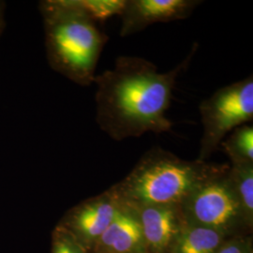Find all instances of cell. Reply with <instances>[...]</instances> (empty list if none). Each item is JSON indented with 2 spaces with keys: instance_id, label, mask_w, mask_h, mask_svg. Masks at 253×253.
Masks as SVG:
<instances>
[{
  "instance_id": "277c9868",
  "label": "cell",
  "mask_w": 253,
  "mask_h": 253,
  "mask_svg": "<svg viewBox=\"0 0 253 253\" xmlns=\"http://www.w3.org/2000/svg\"><path fill=\"white\" fill-rule=\"evenodd\" d=\"M199 110L203 124L199 161L203 162L235 127L253 122V75L217 89L201 102Z\"/></svg>"
},
{
  "instance_id": "7c38bea8",
  "label": "cell",
  "mask_w": 253,
  "mask_h": 253,
  "mask_svg": "<svg viewBox=\"0 0 253 253\" xmlns=\"http://www.w3.org/2000/svg\"><path fill=\"white\" fill-rule=\"evenodd\" d=\"M79 5L98 24L120 14L125 0H78Z\"/></svg>"
},
{
  "instance_id": "52a82bcc",
  "label": "cell",
  "mask_w": 253,
  "mask_h": 253,
  "mask_svg": "<svg viewBox=\"0 0 253 253\" xmlns=\"http://www.w3.org/2000/svg\"><path fill=\"white\" fill-rule=\"evenodd\" d=\"M118 208L119 203L113 196L92 200L74 210L72 224L87 238L100 237L114 219Z\"/></svg>"
},
{
  "instance_id": "5b68a950",
  "label": "cell",
  "mask_w": 253,
  "mask_h": 253,
  "mask_svg": "<svg viewBox=\"0 0 253 253\" xmlns=\"http://www.w3.org/2000/svg\"><path fill=\"white\" fill-rule=\"evenodd\" d=\"M183 203L208 228L225 225L241 210L230 177L219 178L218 174L201 183Z\"/></svg>"
},
{
  "instance_id": "9c48e42d",
  "label": "cell",
  "mask_w": 253,
  "mask_h": 253,
  "mask_svg": "<svg viewBox=\"0 0 253 253\" xmlns=\"http://www.w3.org/2000/svg\"><path fill=\"white\" fill-rule=\"evenodd\" d=\"M141 225L126 211L120 209L108 228L100 236L102 243L118 253H127L139 243L142 237Z\"/></svg>"
},
{
  "instance_id": "6da1fadb",
  "label": "cell",
  "mask_w": 253,
  "mask_h": 253,
  "mask_svg": "<svg viewBox=\"0 0 253 253\" xmlns=\"http://www.w3.org/2000/svg\"><path fill=\"white\" fill-rule=\"evenodd\" d=\"M198 50L194 43L187 57L167 73H160L151 61L121 55L112 69L96 75V120L115 141L147 132L163 133L172 128L167 118L172 91L182 72Z\"/></svg>"
},
{
  "instance_id": "8fae6325",
  "label": "cell",
  "mask_w": 253,
  "mask_h": 253,
  "mask_svg": "<svg viewBox=\"0 0 253 253\" xmlns=\"http://www.w3.org/2000/svg\"><path fill=\"white\" fill-rule=\"evenodd\" d=\"M219 241L220 236L212 228H194L183 237L178 253H213Z\"/></svg>"
},
{
  "instance_id": "8992f818",
  "label": "cell",
  "mask_w": 253,
  "mask_h": 253,
  "mask_svg": "<svg viewBox=\"0 0 253 253\" xmlns=\"http://www.w3.org/2000/svg\"><path fill=\"white\" fill-rule=\"evenodd\" d=\"M202 3L199 0H125L119 14V34L131 36L157 23L187 19Z\"/></svg>"
},
{
  "instance_id": "9a60e30c",
  "label": "cell",
  "mask_w": 253,
  "mask_h": 253,
  "mask_svg": "<svg viewBox=\"0 0 253 253\" xmlns=\"http://www.w3.org/2000/svg\"><path fill=\"white\" fill-rule=\"evenodd\" d=\"M218 253H243L242 251L236 247V246H230V247H226L224 249H222Z\"/></svg>"
},
{
  "instance_id": "3957f363",
  "label": "cell",
  "mask_w": 253,
  "mask_h": 253,
  "mask_svg": "<svg viewBox=\"0 0 253 253\" xmlns=\"http://www.w3.org/2000/svg\"><path fill=\"white\" fill-rule=\"evenodd\" d=\"M217 172L202 161L185 162L156 146L144 155L135 170L118 187L115 197L140 207L176 206Z\"/></svg>"
},
{
  "instance_id": "4fadbf2b",
  "label": "cell",
  "mask_w": 253,
  "mask_h": 253,
  "mask_svg": "<svg viewBox=\"0 0 253 253\" xmlns=\"http://www.w3.org/2000/svg\"><path fill=\"white\" fill-rule=\"evenodd\" d=\"M54 253H79V252L70 240L60 239L54 245Z\"/></svg>"
},
{
  "instance_id": "ba28073f",
  "label": "cell",
  "mask_w": 253,
  "mask_h": 253,
  "mask_svg": "<svg viewBox=\"0 0 253 253\" xmlns=\"http://www.w3.org/2000/svg\"><path fill=\"white\" fill-rule=\"evenodd\" d=\"M174 206H144L141 222L146 240L155 248L169 243L174 229Z\"/></svg>"
},
{
  "instance_id": "5bb4252c",
  "label": "cell",
  "mask_w": 253,
  "mask_h": 253,
  "mask_svg": "<svg viewBox=\"0 0 253 253\" xmlns=\"http://www.w3.org/2000/svg\"><path fill=\"white\" fill-rule=\"evenodd\" d=\"M5 9H6L5 2L0 0V37L2 35L3 30L5 28Z\"/></svg>"
},
{
  "instance_id": "30bf717a",
  "label": "cell",
  "mask_w": 253,
  "mask_h": 253,
  "mask_svg": "<svg viewBox=\"0 0 253 253\" xmlns=\"http://www.w3.org/2000/svg\"><path fill=\"white\" fill-rule=\"evenodd\" d=\"M220 146L230 157L234 165L253 163V126L250 123L235 127L225 137Z\"/></svg>"
},
{
  "instance_id": "7a4b0ae2",
  "label": "cell",
  "mask_w": 253,
  "mask_h": 253,
  "mask_svg": "<svg viewBox=\"0 0 253 253\" xmlns=\"http://www.w3.org/2000/svg\"><path fill=\"white\" fill-rule=\"evenodd\" d=\"M39 9L50 67L73 83L89 86L108 36L82 9L78 0L41 1Z\"/></svg>"
}]
</instances>
